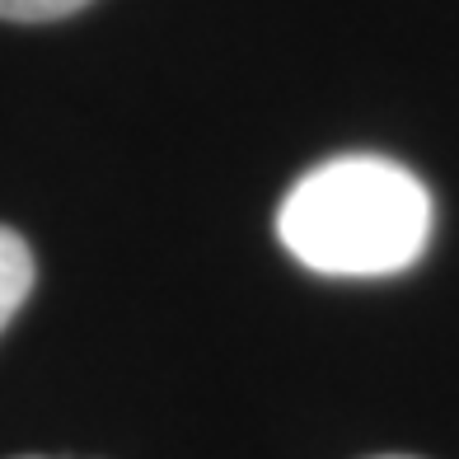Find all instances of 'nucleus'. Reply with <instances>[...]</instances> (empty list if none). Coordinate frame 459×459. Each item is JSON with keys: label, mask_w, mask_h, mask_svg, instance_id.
Masks as SVG:
<instances>
[{"label": "nucleus", "mask_w": 459, "mask_h": 459, "mask_svg": "<svg viewBox=\"0 0 459 459\" xmlns=\"http://www.w3.org/2000/svg\"><path fill=\"white\" fill-rule=\"evenodd\" d=\"M286 254L324 277H389L422 258L431 193L403 164L342 155L309 169L277 212Z\"/></svg>", "instance_id": "f257e3e1"}, {"label": "nucleus", "mask_w": 459, "mask_h": 459, "mask_svg": "<svg viewBox=\"0 0 459 459\" xmlns=\"http://www.w3.org/2000/svg\"><path fill=\"white\" fill-rule=\"evenodd\" d=\"M29 290H33V254L14 230L0 225V333L19 315V305L29 300Z\"/></svg>", "instance_id": "f03ea898"}, {"label": "nucleus", "mask_w": 459, "mask_h": 459, "mask_svg": "<svg viewBox=\"0 0 459 459\" xmlns=\"http://www.w3.org/2000/svg\"><path fill=\"white\" fill-rule=\"evenodd\" d=\"M90 0H0V19H19V24H48V19H66L85 10Z\"/></svg>", "instance_id": "7ed1b4c3"}, {"label": "nucleus", "mask_w": 459, "mask_h": 459, "mask_svg": "<svg viewBox=\"0 0 459 459\" xmlns=\"http://www.w3.org/2000/svg\"><path fill=\"white\" fill-rule=\"evenodd\" d=\"M385 459H408V455H385Z\"/></svg>", "instance_id": "20e7f679"}]
</instances>
